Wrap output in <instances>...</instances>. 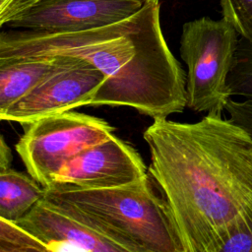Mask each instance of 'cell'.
Here are the masks:
<instances>
[{
    "mask_svg": "<svg viewBox=\"0 0 252 252\" xmlns=\"http://www.w3.org/2000/svg\"><path fill=\"white\" fill-rule=\"evenodd\" d=\"M148 168L184 252H218L252 227V134L221 114L154 119L144 131Z\"/></svg>",
    "mask_w": 252,
    "mask_h": 252,
    "instance_id": "obj_1",
    "label": "cell"
},
{
    "mask_svg": "<svg viewBox=\"0 0 252 252\" xmlns=\"http://www.w3.org/2000/svg\"><path fill=\"white\" fill-rule=\"evenodd\" d=\"M52 56L87 60L104 74L89 106H129L153 119L187 106L186 75L162 34L159 2H146L120 22L84 32H1L0 60Z\"/></svg>",
    "mask_w": 252,
    "mask_h": 252,
    "instance_id": "obj_2",
    "label": "cell"
},
{
    "mask_svg": "<svg viewBox=\"0 0 252 252\" xmlns=\"http://www.w3.org/2000/svg\"><path fill=\"white\" fill-rule=\"evenodd\" d=\"M43 199L133 252H184L165 202L149 178L104 189L44 188Z\"/></svg>",
    "mask_w": 252,
    "mask_h": 252,
    "instance_id": "obj_3",
    "label": "cell"
},
{
    "mask_svg": "<svg viewBox=\"0 0 252 252\" xmlns=\"http://www.w3.org/2000/svg\"><path fill=\"white\" fill-rule=\"evenodd\" d=\"M238 35L223 18L202 17L183 25L179 52L187 66L186 97L191 110L217 114L224 110Z\"/></svg>",
    "mask_w": 252,
    "mask_h": 252,
    "instance_id": "obj_4",
    "label": "cell"
},
{
    "mask_svg": "<svg viewBox=\"0 0 252 252\" xmlns=\"http://www.w3.org/2000/svg\"><path fill=\"white\" fill-rule=\"evenodd\" d=\"M24 127L15 149L28 173L43 188L52 184L70 159L115 131L101 118L72 110L39 118Z\"/></svg>",
    "mask_w": 252,
    "mask_h": 252,
    "instance_id": "obj_5",
    "label": "cell"
},
{
    "mask_svg": "<svg viewBox=\"0 0 252 252\" xmlns=\"http://www.w3.org/2000/svg\"><path fill=\"white\" fill-rule=\"evenodd\" d=\"M105 80L104 74L89 61L66 56L60 68L0 112V119L26 126L48 115L89 106Z\"/></svg>",
    "mask_w": 252,
    "mask_h": 252,
    "instance_id": "obj_6",
    "label": "cell"
},
{
    "mask_svg": "<svg viewBox=\"0 0 252 252\" xmlns=\"http://www.w3.org/2000/svg\"><path fill=\"white\" fill-rule=\"evenodd\" d=\"M147 169L137 150L112 135L70 159L47 188L87 190L121 187L149 178Z\"/></svg>",
    "mask_w": 252,
    "mask_h": 252,
    "instance_id": "obj_7",
    "label": "cell"
},
{
    "mask_svg": "<svg viewBox=\"0 0 252 252\" xmlns=\"http://www.w3.org/2000/svg\"><path fill=\"white\" fill-rule=\"evenodd\" d=\"M144 0H40L6 26L35 32L67 33L120 22L137 13Z\"/></svg>",
    "mask_w": 252,
    "mask_h": 252,
    "instance_id": "obj_8",
    "label": "cell"
},
{
    "mask_svg": "<svg viewBox=\"0 0 252 252\" xmlns=\"http://www.w3.org/2000/svg\"><path fill=\"white\" fill-rule=\"evenodd\" d=\"M15 222L49 245L68 246L78 252H133L44 199Z\"/></svg>",
    "mask_w": 252,
    "mask_h": 252,
    "instance_id": "obj_9",
    "label": "cell"
},
{
    "mask_svg": "<svg viewBox=\"0 0 252 252\" xmlns=\"http://www.w3.org/2000/svg\"><path fill=\"white\" fill-rule=\"evenodd\" d=\"M66 56L0 60V112L60 68Z\"/></svg>",
    "mask_w": 252,
    "mask_h": 252,
    "instance_id": "obj_10",
    "label": "cell"
},
{
    "mask_svg": "<svg viewBox=\"0 0 252 252\" xmlns=\"http://www.w3.org/2000/svg\"><path fill=\"white\" fill-rule=\"evenodd\" d=\"M44 197V188L29 173L0 171V219L17 221Z\"/></svg>",
    "mask_w": 252,
    "mask_h": 252,
    "instance_id": "obj_11",
    "label": "cell"
},
{
    "mask_svg": "<svg viewBox=\"0 0 252 252\" xmlns=\"http://www.w3.org/2000/svg\"><path fill=\"white\" fill-rule=\"evenodd\" d=\"M227 90L230 97L252 99V44L241 37L227 78Z\"/></svg>",
    "mask_w": 252,
    "mask_h": 252,
    "instance_id": "obj_12",
    "label": "cell"
},
{
    "mask_svg": "<svg viewBox=\"0 0 252 252\" xmlns=\"http://www.w3.org/2000/svg\"><path fill=\"white\" fill-rule=\"evenodd\" d=\"M0 252H56L15 221L0 219Z\"/></svg>",
    "mask_w": 252,
    "mask_h": 252,
    "instance_id": "obj_13",
    "label": "cell"
},
{
    "mask_svg": "<svg viewBox=\"0 0 252 252\" xmlns=\"http://www.w3.org/2000/svg\"><path fill=\"white\" fill-rule=\"evenodd\" d=\"M222 18L252 44V0H220Z\"/></svg>",
    "mask_w": 252,
    "mask_h": 252,
    "instance_id": "obj_14",
    "label": "cell"
},
{
    "mask_svg": "<svg viewBox=\"0 0 252 252\" xmlns=\"http://www.w3.org/2000/svg\"><path fill=\"white\" fill-rule=\"evenodd\" d=\"M224 110L228 113V118L232 122L252 134V99L235 100L230 97L224 106Z\"/></svg>",
    "mask_w": 252,
    "mask_h": 252,
    "instance_id": "obj_15",
    "label": "cell"
},
{
    "mask_svg": "<svg viewBox=\"0 0 252 252\" xmlns=\"http://www.w3.org/2000/svg\"><path fill=\"white\" fill-rule=\"evenodd\" d=\"M40 0H0V25L4 26Z\"/></svg>",
    "mask_w": 252,
    "mask_h": 252,
    "instance_id": "obj_16",
    "label": "cell"
},
{
    "mask_svg": "<svg viewBox=\"0 0 252 252\" xmlns=\"http://www.w3.org/2000/svg\"><path fill=\"white\" fill-rule=\"evenodd\" d=\"M218 252H252V227L233 235Z\"/></svg>",
    "mask_w": 252,
    "mask_h": 252,
    "instance_id": "obj_17",
    "label": "cell"
},
{
    "mask_svg": "<svg viewBox=\"0 0 252 252\" xmlns=\"http://www.w3.org/2000/svg\"><path fill=\"white\" fill-rule=\"evenodd\" d=\"M12 161V152L4 137H0V171L10 168Z\"/></svg>",
    "mask_w": 252,
    "mask_h": 252,
    "instance_id": "obj_18",
    "label": "cell"
},
{
    "mask_svg": "<svg viewBox=\"0 0 252 252\" xmlns=\"http://www.w3.org/2000/svg\"><path fill=\"white\" fill-rule=\"evenodd\" d=\"M145 2H159V0H144Z\"/></svg>",
    "mask_w": 252,
    "mask_h": 252,
    "instance_id": "obj_19",
    "label": "cell"
}]
</instances>
